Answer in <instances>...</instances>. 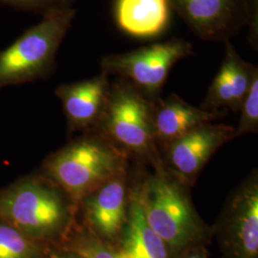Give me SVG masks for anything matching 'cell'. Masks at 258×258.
<instances>
[{
	"instance_id": "obj_1",
	"label": "cell",
	"mask_w": 258,
	"mask_h": 258,
	"mask_svg": "<svg viewBox=\"0 0 258 258\" xmlns=\"http://www.w3.org/2000/svg\"><path fill=\"white\" fill-rule=\"evenodd\" d=\"M133 191L148 225L164 240L173 257L196 247H207L212 230L195 211L185 184L163 166H157L155 174L148 176Z\"/></svg>"
},
{
	"instance_id": "obj_2",
	"label": "cell",
	"mask_w": 258,
	"mask_h": 258,
	"mask_svg": "<svg viewBox=\"0 0 258 258\" xmlns=\"http://www.w3.org/2000/svg\"><path fill=\"white\" fill-rule=\"evenodd\" d=\"M75 203L48 179H27L0 192V218L44 246L60 245L74 229Z\"/></svg>"
},
{
	"instance_id": "obj_3",
	"label": "cell",
	"mask_w": 258,
	"mask_h": 258,
	"mask_svg": "<svg viewBox=\"0 0 258 258\" xmlns=\"http://www.w3.org/2000/svg\"><path fill=\"white\" fill-rule=\"evenodd\" d=\"M49 181L75 202L125 170V155L108 138L93 136L78 140L45 163Z\"/></svg>"
},
{
	"instance_id": "obj_4",
	"label": "cell",
	"mask_w": 258,
	"mask_h": 258,
	"mask_svg": "<svg viewBox=\"0 0 258 258\" xmlns=\"http://www.w3.org/2000/svg\"><path fill=\"white\" fill-rule=\"evenodd\" d=\"M76 12L71 7L51 10L39 23L0 52V88L45 79L54 70L57 50Z\"/></svg>"
},
{
	"instance_id": "obj_5",
	"label": "cell",
	"mask_w": 258,
	"mask_h": 258,
	"mask_svg": "<svg viewBox=\"0 0 258 258\" xmlns=\"http://www.w3.org/2000/svg\"><path fill=\"white\" fill-rule=\"evenodd\" d=\"M101 124L105 137L138 156L162 166L151 121V100L125 80L110 85Z\"/></svg>"
},
{
	"instance_id": "obj_6",
	"label": "cell",
	"mask_w": 258,
	"mask_h": 258,
	"mask_svg": "<svg viewBox=\"0 0 258 258\" xmlns=\"http://www.w3.org/2000/svg\"><path fill=\"white\" fill-rule=\"evenodd\" d=\"M192 52L190 43L175 38L127 53L104 56L102 73L119 76L147 97L155 99L172 66L192 55Z\"/></svg>"
},
{
	"instance_id": "obj_7",
	"label": "cell",
	"mask_w": 258,
	"mask_h": 258,
	"mask_svg": "<svg viewBox=\"0 0 258 258\" xmlns=\"http://www.w3.org/2000/svg\"><path fill=\"white\" fill-rule=\"evenodd\" d=\"M216 234L222 258H258V179L253 173L232 194Z\"/></svg>"
},
{
	"instance_id": "obj_8",
	"label": "cell",
	"mask_w": 258,
	"mask_h": 258,
	"mask_svg": "<svg viewBox=\"0 0 258 258\" xmlns=\"http://www.w3.org/2000/svg\"><path fill=\"white\" fill-rule=\"evenodd\" d=\"M229 125L203 124L166 147L168 171L184 184H192L206 163L218 148L234 139Z\"/></svg>"
},
{
	"instance_id": "obj_9",
	"label": "cell",
	"mask_w": 258,
	"mask_h": 258,
	"mask_svg": "<svg viewBox=\"0 0 258 258\" xmlns=\"http://www.w3.org/2000/svg\"><path fill=\"white\" fill-rule=\"evenodd\" d=\"M194 33L207 40L232 36L247 22L246 0H167Z\"/></svg>"
},
{
	"instance_id": "obj_10",
	"label": "cell",
	"mask_w": 258,
	"mask_h": 258,
	"mask_svg": "<svg viewBox=\"0 0 258 258\" xmlns=\"http://www.w3.org/2000/svg\"><path fill=\"white\" fill-rule=\"evenodd\" d=\"M126 186L123 170L80 201L83 204L86 230L108 243H117L126 221Z\"/></svg>"
},
{
	"instance_id": "obj_11",
	"label": "cell",
	"mask_w": 258,
	"mask_h": 258,
	"mask_svg": "<svg viewBox=\"0 0 258 258\" xmlns=\"http://www.w3.org/2000/svg\"><path fill=\"white\" fill-rule=\"evenodd\" d=\"M257 72V68L246 62L229 39L226 40L225 56L201 108L212 112H219L221 108L240 110Z\"/></svg>"
},
{
	"instance_id": "obj_12",
	"label": "cell",
	"mask_w": 258,
	"mask_h": 258,
	"mask_svg": "<svg viewBox=\"0 0 258 258\" xmlns=\"http://www.w3.org/2000/svg\"><path fill=\"white\" fill-rule=\"evenodd\" d=\"M110 85L108 76L102 73L56 88L55 95L62 102L70 128H88L99 123L108 100Z\"/></svg>"
},
{
	"instance_id": "obj_13",
	"label": "cell",
	"mask_w": 258,
	"mask_h": 258,
	"mask_svg": "<svg viewBox=\"0 0 258 258\" xmlns=\"http://www.w3.org/2000/svg\"><path fill=\"white\" fill-rule=\"evenodd\" d=\"M221 115L190 105L171 95L166 100L151 99V121L155 141L167 146L177 139Z\"/></svg>"
},
{
	"instance_id": "obj_14",
	"label": "cell",
	"mask_w": 258,
	"mask_h": 258,
	"mask_svg": "<svg viewBox=\"0 0 258 258\" xmlns=\"http://www.w3.org/2000/svg\"><path fill=\"white\" fill-rule=\"evenodd\" d=\"M116 245L127 258H174L148 225L133 190L128 195L126 221Z\"/></svg>"
},
{
	"instance_id": "obj_15",
	"label": "cell",
	"mask_w": 258,
	"mask_h": 258,
	"mask_svg": "<svg viewBox=\"0 0 258 258\" xmlns=\"http://www.w3.org/2000/svg\"><path fill=\"white\" fill-rule=\"evenodd\" d=\"M170 17L167 0H117L116 19L130 36L155 37L165 31Z\"/></svg>"
},
{
	"instance_id": "obj_16",
	"label": "cell",
	"mask_w": 258,
	"mask_h": 258,
	"mask_svg": "<svg viewBox=\"0 0 258 258\" xmlns=\"http://www.w3.org/2000/svg\"><path fill=\"white\" fill-rule=\"evenodd\" d=\"M46 248L0 218V258H45Z\"/></svg>"
},
{
	"instance_id": "obj_17",
	"label": "cell",
	"mask_w": 258,
	"mask_h": 258,
	"mask_svg": "<svg viewBox=\"0 0 258 258\" xmlns=\"http://www.w3.org/2000/svg\"><path fill=\"white\" fill-rule=\"evenodd\" d=\"M60 246L83 258H127L116 244L103 241L86 229L74 228Z\"/></svg>"
},
{
	"instance_id": "obj_18",
	"label": "cell",
	"mask_w": 258,
	"mask_h": 258,
	"mask_svg": "<svg viewBox=\"0 0 258 258\" xmlns=\"http://www.w3.org/2000/svg\"><path fill=\"white\" fill-rule=\"evenodd\" d=\"M238 127L235 129L234 138L245 134L257 132L258 129V72L254 75L248 94L240 107Z\"/></svg>"
},
{
	"instance_id": "obj_19",
	"label": "cell",
	"mask_w": 258,
	"mask_h": 258,
	"mask_svg": "<svg viewBox=\"0 0 258 258\" xmlns=\"http://www.w3.org/2000/svg\"><path fill=\"white\" fill-rule=\"evenodd\" d=\"M73 2L74 0H0V4L42 15L51 10L71 7Z\"/></svg>"
},
{
	"instance_id": "obj_20",
	"label": "cell",
	"mask_w": 258,
	"mask_h": 258,
	"mask_svg": "<svg viewBox=\"0 0 258 258\" xmlns=\"http://www.w3.org/2000/svg\"><path fill=\"white\" fill-rule=\"evenodd\" d=\"M45 258H83L72 249L60 245L47 246Z\"/></svg>"
},
{
	"instance_id": "obj_21",
	"label": "cell",
	"mask_w": 258,
	"mask_h": 258,
	"mask_svg": "<svg viewBox=\"0 0 258 258\" xmlns=\"http://www.w3.org/2000/svg\"><path fill=\"white\" fill-rule=\"evenodd\" d=\"M209 252L206 247H196L194 249H188L183 255L179 258H208Z\"/></svg>"
}]
</instances>
